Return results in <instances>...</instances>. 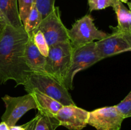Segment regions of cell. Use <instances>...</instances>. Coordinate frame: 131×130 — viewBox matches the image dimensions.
<instances>
[{"label": "cell", "mask_w": 131, "mask_h": 130, "mask_svg": "<svg viewBox=\"0 0 131 130\" xmlns=\"http://www.w3.org/2000/svg\"><path fill=\"white\" fill-rule=\"evenodd\" d=\"M29 34L24 27L6 25L0 39V84L14 80L24 85L31 72L25 61L26 46Z\"/></svg>", "instance_id": "obj_1"}, {"label": "cell", "mask_w": 131, "mask_h": 130, "mask_svg": "<svg viewBox=\"0 0 131 130\" xmlns=\"http://www.w3.org/2000/svg\"><path fill=\"white\" fill-rule=\"evenodd\" d=\"M23 86L28 93L37 90L53 98L63 106L75 105L69 89L47 73L31 72Z\"/></svg>", "instance_id": "obj_2"}, {"label": "cell", "mask_w": 131, "mask_h": 130, "mask_svg": "<svg viewBox=\"0 0 131 130\" xmlns=\"http://www.w3.org/2000/svg\"><path fill=\"white\" fill-rule=\"evenodd\" d=\"M72 52L73 47L70 41L61 42L49 47V54L46 59V73L63 85L70 68Z\"/></svg>", "instance_id": "obj_3"}, {"label": "cell", "mask_w": 131, "mask_h": 130, "mask_svg": "<svg viewBox=\"0 0 131 130\" xmlns=\"http://www.w3.org/2000/svg\"><path fill=\"white\" fill-rule=\"evenodd\" d=\"M69 40L74 48L85 45L106 38L110 33L99 29L94 23V19L87 14L77 20L71 29L68 30Z\"/></svg>", "instance_id": "obj_4"}, {"label": "cell", "mask_w": 131, "mask_h": 130, "mask_svg": "<svg viewBox=\"0 0 131 130\" xmlns=\"http://www.w3.org/2000/svg\"><path fill=\"white\" fill-rule=\"evenodd\" d=\"M101 60L96 52L95 42L79 47H73L70 68L64 82L65 87L72 90L75 75L79 71L93 66Z\"/></svg>", "instance_id": "obj_5"}, {"label": "cell", "mask_w": 131, "mask_h": 130, "mask_svg": "<svg viewBox=\"0 0 131 130\" xmlns=\"http://www.w3.org/2000/svg\"><path fill=\"white\" fill-rule=\"evenodd\" d=\"M68 30L61 21L59 7L55 6L53 10L42 19L34 32H42L50 47L61 42L70 41Z\"/></svg>", "instance_id": "obj_6"}, {"label": "cell", "mask_w": 131, "mask_h": 130, "mask_svg": "<svg viewBox=\"0 0 131 130\" xmlns=\"http://www.w3.org/2000/svg\"><path fill=\"white\" fill-rule=\"evenodd\" d=\"M1 99L6 108L1 117V121L5 122L8 127L15 126L28 111L37 108V105L31 93L18 97H12L6 94Z\"/></svg>", "instance_id": "obj_7"}, {"label": "cell", "mask_w": 131, "mask_h": 130, "mask_svg": "<svg viewBox=\"0 0 131 130\" xmlns=\"http://www.w3.org/2000/svg\"><path fill=\"white\" fill-rule=\"evenodd\" d=\"M124 119L116 105L110 106L90 112L88 124L96 130H120Z\"/></svg>", "instance_id": "obj_8"}, {"label": "cell", "mask_w": 131, "mask_h": 130, "mask_svg": "<svg viewBox=\"0 0 131 130\" xmlns=\"http://www.w3.org/2000/svg\"><path fill=\"white\" fill-rule=\"evenodd\" d=\"M89 112L76 105H65L60 108L54 117L60 126L70 130H81L88 124Z\"/></svg>", "instance_id": "obj_9"}, {"label": "cell", "mask_w": 131, "mask_h": 130, "mask_svg": "<svg viewBox=\"0 0 131 130\" xmlns=\"http://www.w3.org/2000/svg\"><path fill=\"white\" fill-rule=\"evenodd\" d=\"M95 49L99 57L103 60L106 57L131 51V47L121 34L113 32L106 38L95 42Z\"/></svg>", "instance_id": "obj_10"}, {"label": "cell", "mask_w": 131, "mask_h": 130, "mask_svg": "<svg viewBox=\"0 0 131 130\" xmlns=\"http://www.w3.org/2000/svg\"><path fill=\"white\" fill-rule=\"evenodd\" d=\"M24 56L26 63L31 72L46 73L45 71L46 57L40 52L35 45L32 34H29V39L26 46Z\"/></svg>", "instance_id": "obj_11"}, {"label": "cell", "mask_w": 131, "mask_h": 130, "mask_svg": "<svg viewBox=\"0 0 131 130\" xmlns=\"http://www.w3.org/2000/svg\"><path fill=\"white\" fill-rule=\"evenodd\" d=\"M113 8L118 20V25L110 27L113 32L122 34H131V12L125 5L118 0H113Z\"/></svg>", "instance_id": "obj_12"}, {"label": "cell", "mask_w": 131, "mask_h": 130, "mask_svg": "<svg viewBox=\"0 0 131 130\" xmlns=\"http://www.w3.org/2000/svg\"><path fill=\"white\" fill-rule=\"evenodd\" d=\"M35 99L38 112L42 114L54 117L63 105L53 98L37 90L30 92Z\"/></svg>", "instance_id": "obj_13"}, {"label": "cell", "mask_w": 131, "mask_h": 130, "mask_svg": "<svg viewBox=\"0 0 131 130\" xmlns=\"http://www.w3.org/2000/svg\"><path fill=\"white\" fill-rule=\"evenodd\" d=\"M0 10L7 24L15 28L23 26L19 17L17 0H0Z\"/></svg>", "instance_id": "obj_14"}, {"label": "cell", "mask_w": 131, "mask_h": 130, "mask_svg": "<svg viewBox=\"0 0 131 130\" xmlns=\"http://www.w3.org/2000/svg\"><path fill=\"white\" fill-rule=\"evenodd\" d=\"M38 118L35 130H56L60 123L54 117L47 115L38 112Z\"/></svg>", "instance_id": "obj_15"}, {"label": "cell", "mask_w": 131, "mask_h": 130, "mask_svg": "<svg viewBox=\"0 0 131 130\" xmlns=\"http://www.w3.org/2000/svg\"><path fill=\"white\" fill-rule=\"evenodd\" d=\"M42 20V15L37 10L35 5L33 6L30 14L26 20L25 23L23 25L24 29L29 34H32L35 31L40 23Z\"/></svg>", "instance_id": "obj_16"}, {"label": "cell", "mask_w": 131, "mask_h": 130, "mask_svg": "<svg viewBox=\"0 0 131 130\" xmlns=\"http://www.w3.org/2000/svg\"><path fill=\"white\" fill-rule=\"evenodd\" d=\"M33 42L41 54L44 57H47L49 51V46L42 33L40 31L32 33Z\"/></svg>", "instance_id": "obj_17"}, {"label": "cell", "mask_w": 131, "mask_h": 130, "mask_svg": "<svg viewBox=\"0 0 131 130\" xmlns=\"http://www.w3.org/2000/svg\"><path fill=\"white\" fill-rule=\"evenodd\" d=\"M17 3L19 17L23 25H24L33 6L35 5V0H17Z\"/></svg>", "instance_id": "obj_18"}, {"label": "cell", "mask_w": 131, "mask_h": 130, "mask_svg": "<svg viewBox=\"0 0 131 130\" xmlns=\"http://www.w3.org/2000/svg\"><path fill=\"white\" fill-rule=\"evenodd\" d=\"M37 10L42 15V19L47 17L55 7V0H35Z\"/></svg>", "instance_id": "obj_19"}, {"label": "cell", "mask_w": 131, "mask_h": 130, "mask_svg": "<svg viewBox=\"0 0 131 130\" xmlns=\"http://www.w3.org/2000/svg\"><path fill=\"white\" fill-rule=\"evenodd\" d=\"M116 107L124 119L131 117V90Z\"/></svg>", "instance_id": "obj_20"}, {"label": "cell", "mask_w": 131, "mask_h": 130, "mask_svg": "<svg viewBox=\"0 0 131 130\" xmlns=\"http://www.w3.org/2000/svg\"><path fill=\"white\" fill-rule=\"evenodd\" d=\"M89 11H93L95 10H101L107 8L112 7L113 0H88Z\"/></svg>", "instance_id": "obj_21"}, {"label": "cell", "mask_w": 131, "mask_h": 130, "mask_svg": "<svg viewBox=\"0 0 131 130\" xmlns=\"http://www.w3.org/2000/svg\"><path fill=\"white\" fill-rule=\"evenodd\" d=\"M38 118V114H37V115H36L33 119H31L30 121L27 122L26 128L25 130H35Z\"/></svg>", "instance_id": "obj_22"}, {"label": "cell", "mask_w": 131, "mask_h": 130, "mask_svg": "<svg viewBox=\"0 0 131 130\" xmlns=\"http://www.w3.org/2000/svg\"><path fill=\"white\" fill-rule=\"evenodd\" d=\"M27 123L22 126H12L9 127V130H25L26 128Z\"/></svg>", "instance_id": "obj_23"}, {"label": "cell", "mask_w": 131, "mask_h": 130, "mask_svg": "<svg viewBox=\"0 0 131 130\" xmlns=\"http://www.w3.org/2000/svg\"><path fill=\"white\" fill-rule=\"evenodd\" d=\"M6 25H7V24L5 21L0 19V39H1V36H2L4 30H5V28Z\"/></svg>", "instance_id": "obj_24"}, {"label": "cell", "mask_w": 131, "mask_h": 130, "mask_svg": "<svg viewBox=\"0 0 131 130\" xmlns=\"http://www.w3.org/2000/svg\"><path fill=\"white\" fill-rule=\"evenodd\" d=\"M0 130H9V127L5 122H0Z\"/></svg>", "instance_id": "obj_25"}, {"label": "cell", "mask_w": 131, "mask_h": 130, "mask_svg": "<svg viewBox=\"0 0 131 130\" xmlns=\"http://www.w3.org/2000/svg\"><path fill=\"white\" fill-rule=\"evenodd\" d=\"M124 36V38L126 40L127 42H128L130 46L131 47V34H122Z\"/></svg>", "instance_id": "obj_26"}, {"label": "cell", "mask_w": 131, "mask_h": 130, "mask_svg": "<svg viewBox=\"0 0 131 130\" xmlns=\"http://www.w3.org/2000/svg\"><path fill=\"white\" fill-rule=\"evenodd\" d=\"M0 19H1V20H3V21H5V22L6 23V20H5V17H4V15H3V13L1 12V10H0ZM6 24H7V23H6Z\"/></svg>", "instance_id": "obj_27"}, {"label": "cell", "mask_w": 131, "mask_h": 130, "mask_svg": "<svg viewBox=\"0 0 131 130\" xmlns=\"http://www.w3.org/2000/svg\"><path fill=\"white\" fill-rule=\"evenodd\" d=\"M118 1H120V2H122V3H126V4H127V3L129 2L128 0H118Z\"/></svg>", "instance_id": "obj_28"}, {"label": "cell", "mask_w": 131, "mask_h": 130, "mask_svg": "<svg viewBox=\"0 0 131 130\" xmlns=\"http://www.w3.org/2000/svg\"><path fill=\"white\" fill-rule=\"evenodd\" d=\"M127 5H128V6H129V10H130L131 12V2H128Z\"/></svg>", "instance_id": "obj_29"}]
</instances>
